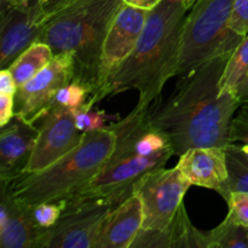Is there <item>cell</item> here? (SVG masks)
<instances>
[{
  "label": "cell",
  "instance_id": "cell-1",
  "mask_svg": "<svg viewBox=\"0 0 248 248\" xmlns=\"http://www.w3.org/2000/svg\"><path fill=\"white\" fill-rule=\"evenodd\" d=\"M232 52L215 56L181 75L171 94L148 109V121L166 136L174 155L181 156L193 148H225L232 143V120L241 102L220 90Z\"/></svg>",
  "mask_w": 248,
  "mask_h": 248
},
{
  "label": "cell",
  "instance_id": "cell-2",
  "mask_svg": "<svg viewBox=\"0 0 248 248\" xmlns=\"http://www.w3.org/2000/svg\"><path fill=\"white\" fill-rule=\"evenodd\" d=\"M188 12L183 0H162L150 10L135 50L109 79L106 97L136 89L140 108L160 98L165 84L177 77Z\"/></svg>",
  "mask_w": 248,
  "mask_h": 248
},
{
  "label": "cell",
  "instance_id": "cell-3",
  "mask_svg": "<svg viewBox=\"0 0 248 248\" xmlns=\"http://www.w3.org/2000/svg\"><path fill=\"white\" fill-rule=\"evenodd\" d=\"M123 4V0H74L46 18L39 41L50 46L53 55L73 56V80L89 87V103L98 87L104 39Z\"/></svg>",
  "mask_w": 248,
  "mask_h": 248
},
{
  "label": "cell",
  "instance_id": "cell-4",
  "mask_svg": "<svg viewBox=\"0 0 248 248\" xmlns=\"http://www.w3.org/2000/svg\"><path fill=\"white\" fill-rule=\"evenodd\" d=\"M114 144L115 133L109 126L84 133L81 143L62 159L5 184L12 196L26 205L65 199L81 190L101 172Z\"/></svg>",
  "mask_w": 248,
  "mask_h": 248
},
{
  "label": "cell",
  "instance_id": "cell-5",
  "mask_svg": "<svg viewBox=\"0 0 248 248\" xmlns=\"http://www.w3.org/2000/svg\"><path fill=\"white\" fill-rule=\"evenodd\" d=\"M235 0H198L189 10L177 77L215 56L235 50L242 36L229 29Z\"/></svg>",
  "mask_w": 248,
  "mask_h": 248
},
{
  "label": "cell",
  "instance_id": "cell-6",
  "mask_svg": "<svg viewBox=\"0 0 248 248\" xmlns=\"http://www.w3.org/2000/svg\"><path fill=\"white\" fill-rule=\"evenodd\" d=\"M57 223L46 230L35 248H96L107 217L119 203L109 198L68 196Z\"/></svg>",
  "mask_w": 248,
  "mask_h": 248
},
{
  "label": "cell",
  "instance_id": "cell-7",
  "mask_svg": "<svg viewBox=\"0 0 248 248\" xmlns=\"http://www.w3.org/2000/svg\"><path fill=\"white\" fill-rule=\"evenodd\" d=\"M173 150H167L153 156L114 148L110 156L98 174L77 194L109 198L120 203L133 194V186L144 174L165 167ZM75 195V194H74Z\"/></svg>",
  "mask_w": 248,
  "mask_h": 248
},
{
  "label": "cell",
  "instance_id": "cell-8",
  "mask_svg": "<svg viewBox=\"0 0 248 248\" xmlns=\"http://www.w3.org/2000/svg\"><path fill=\"white\" fill-rule=\"evenodd\" d=\"M191 184L178 167L153 170L133 186L143 207L142 229H166L184 202Z\"/></svg>",
  "mask_w": 248,
  "mask_h": 248
},
{
  "label": "cell",
  "instance_id": "cell-9",
  "mask_svg": "<svg viewBox=\"0 0 248 248\" xmlns=\"http://www.w3.org/2000/svg\"><path fill=\"white\" fill-rule=\"evenodd\" d=\"M74 58L69 53L55 55L50 63L17 89L15 116L35 125L53 106L56 94L74 79Z\"/></svg>",
  "mask_w": 248,
  "mask_h": 248
},
{
  "label": "cell",
  "instance_id": "cell-10",
  "mask_svg": "<svg viewBox=\"0 0 248 248\" xmlns=\"http://www.w3.org/2000/svg\"><path fill=\"white\" fill-rule=\"evenodd\" d=\"M148 15V10L138 9L127 4H123L120 7L104 39L98 87L91 102L86 106L97 107L102 99L106 98V87L109 79L135 50L138 39L144 29Z\"/></svg>",
  "mask_w": 248,
  "mask_h": 248
},
{
  "label": "cell",
  "instance_id": "cell-11",
  "mask_svg": "<svg viewBox=\"0 0 248 248\" xmlns=\"http://www.w3.org/2000/svg\"><path fill=\"white\" fill-rule=\"evenodd\" d=\"M36 125L38 137L24 174L41 171L62 159L75 149L84 137L75 125L74 111L60 104H53Z\"/></svg>",
  "mask_w": 248,
  "mask_h": 248
},
{
  "label": "cell",
  "instance_id": "cell-12",
  "mask_svg": "<svg viewBox=\"0 0 248 248\" xmlns=\"http://www.w3.org/2000/svg\"><path fill=\"white\" fill-rule=\"evenodd\" d=\"M46 19L39 0L2 6L0 24V68L7 69L22 52L40 40Z\"/></svg>",
  "mask_w": 248,
  "mask_h": 248
},
{
  "label": "cell",
  "instance_id": "cell-13",
  "mask_svg": "<svg viewBox=\"0 0 248 248\" xmlns=\"http://www.w3.org/2000/svg\"><path fill=\"white\" fill-rule=\"evenodd\" d=\"M177 167L191 186L215 190L225 201L229 200L232 189L229 170L224 148H193L179 156Z\"/></svg>",
  "mask_w": 248,
  "mask_h": 248
},
{
  "label": "cell",
  "instance_id": "cell-14",
  "mask_svg": "<svg viewBox=\"0 0 248 248\" xmlns=\"http://www.w3.org/2000/svg\"><path fill=\"white\" fill-rule=\"evenodd\" d=\"M38 137V125L14 118L0 132V182L10 183L24 174Z\"/></svg>",
  "mask_w": 248,
  "mask_h": 248
},
{
  "label": "cell",
  "instance_id": "cell-15",
  "mask_svg": "<svg viewBox=\"0 0 248 248\" xmlns=\"http://www.w3.org/2000/svg\"><path fill=\"white\" fill-rule=\"evenodd\" d=\"M33 220L29 206L12 196L7 184L1 183L0 246L1 248H35L44 234Z\"/></svg>",
  "mask_w": 248,
  "mask_h": 248
},
{
  "label": "cell",
  "instance_id": "cell-16",
  "mask_svg": "<svg viewBox=\"0 0 248 248\" xmlns=\"http://www.w3.org/2000/svg\"><path fill=\"white\" fill-rule=\"evenodd\" d=\"M143 228V207L136 194L110 211L96 248H131Z\"/></svg>",
  "mask_w": 248,
  "mask_h": 248
},
{
  "label": "cell",
  "instance_id": "cell-17",
  "mask_svg": "<svg viewBox=\"0 0 248 248\" xmlns=\"http://www.w3.org/2000/svg\"><path fill=\"white\" fill-rule=\"evenodd\" d=\"M165 232L169 237L170 248H211L210 232H201L191 224L184 202Z\"/></svg>",
  "mask_w": 248,
  "mask_h": 248
},
{
  "label": "cell",
  "instance_id": "cell-18",
  "mask_svg": "<svg viewBox=\"0 0 248 248\" xmlns=\"http://www.w3.org/2000/svg\"><path fill=\"white\" fill-rule=\"evenodd\" d=\"M53 57L55 55L50 46L38 41L22 52L7 69L11 72L17 86L19 87L43 70Z\"/></svg>",
  "mask_w": 248,
  "mask_h": 248
},
{
  "label": "cell",
  "instance_id": "cell-19",
  "mask_svg": "<svg viewBox=\"0 0 248 248\" xmlns=\"http://www.w3.org/2000/svg\"><path fill=\"white\" fill-rule=\"evenodd\" d=\"M248 75V34L244 36L228 60L220 79V90L236 96L237 89Z\"/></svg>",
  "mask_w": 248,
  "mask_h": 248
},
{
  "label": "cell",
  "instance_id": "cell-20",
  "mask_svg": "<svg viewBox=\"0 0 248 248\" xmlns=\"http://www.w3.org/2000/svg\"><path fill=\"white\" fill-rule=\"evenodd\" d=\"M208 232L211 248H248V227L230 222L227 218Z\"/></svg>",
  "mask_w": 248,
  "mask_h": 248
},
{
  "label": "cell",
  "instance_id": "cell-21",
  "mask_svg": "<svg viewBox=\"0 0 248 248\" xmlns=\"http://www.w3.org/2000/svg\"><path fill=\"white\" fill-rule=\"evenodd\" d=\"M229 170V184L232 191L248 193V162L242 157L235 143L224 148Z\"/></svg>",
  "mask_w": 248,
  "mask_h": 248
},
{
  "label": "cell",
  "instance_id": "cell-22",
  "mask_svg": "<svg viewBox=\"0 0 248 248\" xmlns=\"http://www.w3.org/2000/svg\"><path fill=\"white\" fill-rule=\"evenodd\" d=\"M91 98V91L84 84L72 80L69 84L64 85L56 94L53 104H60L70 110H77L81 108L86 103H89Z\"/></svg>",
  "mask_w": 248,
  "mask_h": 248
},
{
  "label": "cell",
  "instance_id": "cell-23",
  "mask_svg": "<svg viewBox=\"0 0 248 248\" xmlns=\"http://www.w3.org/2000/svg\"><path fill=\"white\" fill-rule=\"evenodd\" d=\"M28 206L31 218L35 222V224L39 228H41L44 232H46L57 223L58 218L61 217V213L65 206V200L61 199V200L45 201V202Z\"/></svg>",
  "mask_w": 248,
  "mask_h": 248
},
{
  "label": "cell",
  "instance_id": "cell-24",
  "mask_svg": "<svg viewBox=\"0 0 248 248\" xmlns=\"http://www.w3.org/2000/svg\"><path fill=\"white\" fill-rule=\"evenodd\" d=\"M74 111L75 125L78 130L82 133L92 132L107 127V114L103 110L97 109V107L82 106Z\"/></svg>",
  "mask_w": 248,
  "mask_h": 248
},
{
  "label": "cell",
  "instance_id": "cell-25",
  "mask_svg": "<svg viewBox=\"0 0 248 248\" xmlns=\"http://www.w3.org/2000/svg\"><path fill=\"white\" fill-rule=\"evenodd\" d=\"M227 203L229 207L227 219L248 227V193L232 191Z\"/></svg>",
  "mask_w": 248,
  "mask_h": 248
},
{
  "label": "cell",
  "instance_id": "cell-26",
  "mask_svg": "<svg viewBox=\"0 0 248 248\" xmlns=\"http://www.w3.org/2000/svg\"><path fill=\"white\" fill-rule=\"evenodd\" d=\"M229 29L242 38L248 34V0L234 1V7L229 19Z\"/></svg>",
  "mask_w": 248,
  "mask_h": 248
},
{
  "label": "cell",
  "instance_id": "cell-27",
  "mask_svg": "<svg viewBox=\"0 0 248 248\" xmlns=\"http://www.w3.org/2000/svg\"><path fill=\"white\" fill-rule=\"evenodd\" d=\"M232 143L248 142V102L241 104L234 116L230 133Z\"/></svg>",
  "mask_w": 248,
  "mask_h": 248
},
{
  "label": "cell",
  "instance_id": "cell-28",
  "mask_svg": "<svg viewBox=\"0 0 248 248\" xmlns=\"http://www.w3.org/2000/svg\"><path fill=\"white\" fill-rule=\"evenodd\" d=\"M15 116L14 94L0 93V126H5Z\"/></svg>",
  "mask_w": 248,
  "mask_h": 248
},
{
  "label": "cell",
  "instance_id": "cell-29",
  "mask_svg": "<svg viewBox=\"0 0 248 248\" xmlns=\"http://www.w3.org/2000/svg\"><path fill=\"white\" fill-rule=\"evenodd\" d=\"M17 89L18 86H17L11 72L9 69L0 70V93H9L15 96Z\"/></svg>",
  "mask_w": 248,
  "mask_h": 248
},
{
  "label": "cell",
  "instance_id": "cell-30",
  "mask_svg": "<svg viewBox=\"0 0 248 248\" xmlns=\"http://www.w3.org/2000/svg\"><path fill=\"white\" fill-rule=\"evenodd\" d=\"M72 1H74V0H39L41 11H43L45 19L47 18L48 16H51L53 12L58 11V10L64 7L65 5H68Z\"/></svg>",
  "mask_w": 248,
  "mask_h": 248
},
{
  "label": "cell",
  "instance_id": "cell-31",
  "mask_svg": "<svg viewBox=\"0 0 248 248\" xmlns=\"http://www.w3.org/2000/svg\"><path fill=\"white\" fill-rule=\"evenodd\" d=\"M123 1L124 4H127L130 6L150 11V10L155 9L162 0H123Z\"/></svg>",
  "mask_w": 248,
  "mask_h": 248
},
{
  "label": "cell",
  "instance_id": "cell-32",
  "mask_svg": "<svg viewBox=\"0 0 248 248\" xmlns=\"http://www.w3.org/2000/svg\"><path fill=\"white\" fill-rule=\"evenodd\" d=\"M236 97L241 102V104L247 103L248 102V75L246 77V79L244 80V82L240 85L239 89H237Z\"/></svg>",
  "mask_w": 248,
  "mask_h": 248
},
{
  "label": "cell",
  "instance_id": "cell-33",
  "mask_svg": "<svg viewBox=\"0 0 248 248\" xmlns=\"http://www.w3.org/2000/svg\"><path fill=\"white\" fill-rule=\"evenodd\" d=\"M31 0H1L2 6H16V5L29 4Z\"/></svg>",
  "mask_w": 248,
  "mask_h": 248
},
{
  "label": "cell",
  "instance_id": "cell-34",
  "mask_svg": "<svg viewBox=\"0 0 248 248\" xmlns=\"http://www.w3.org/2000/svg\"><path fill=\"white\" fill-rule=\"evenodd\" d=\"M235 144H236L237 150H239L240 154L242 155V157H244V159L248 162V142H244V143H241V144H239V143H235Z\"/></svg>",
  "mask_w": 248,
  "mask_h": 248
},
{
  "label": "cell",
  "instance_id": "cell-35",
  "mask_svg": "<svg viewBox=\"0 0 248 248\" xmlns=\"http://www.w3.org/2000/svg\"><path fill=\"white\" fill-rule=\"evenodd\" d=\"M196 1H198V0H183V2H184V4H186V6L188 7L189 10H190L191 7L194 6V4H195Z\"/></svg>",
  "mask_w": 248,
  "mask_h": 248
}]
</instances>
